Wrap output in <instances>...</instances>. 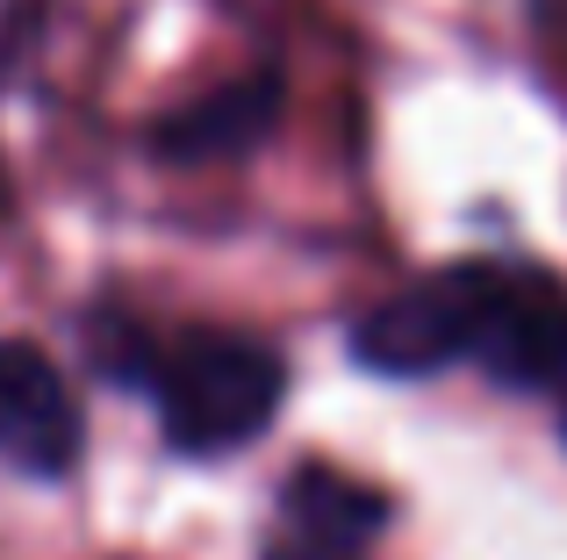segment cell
Instances as JSON below:
<instances>
[{"instance_id":"cell-5","label":"cell","mask_w":567,"mask_h":560,"mask_svg":"<svg viewBox=\"0 0 567 560\" xmlns=\"http://www.w3.org/2000/svg\"><path fill=\"white\" fill-rule=\"evenodd\" d=\"M280 108V80H237V86H216L202 94L194 108H181L166 129H158V152L166 158H223V152H245V144L266 137Z\"/></svg>"},{"instance_id":"cell-7","label":"cell","mask_w":567,"mask_h":560,"mask_svg":"<svg viewBox=\"0 0 567 560\" xmlns=\"http://www.w3.org/2000/svg\"><path fill=\"white\" fill-rule=\"evenodd\" d=\"M266 560H346V547H317V539H309V547H280Z\"/></svg>"},{"instance_id":"cell-1","label":"cell","mask_w":567,"mask_h":560,"mask_svg":"<svg viewBox=\"0 0 567 560\" xmlns=\"http://www.w3.org/2000/svg\"><path fill=\"white\" fill-rule=\"evenodd\" d=\"M280 388H288V366L251 338L202 331L158 360V417H166V438L187 453H230L259 438L280 417Z\"/></svg>"},{"instance_id":"cell-2","label":"cell","mask_w":567,"mask_h":560,"mask_svg":"<svg viewBox=\"0 0 567 560\" xmlns=\"http://www.w3.org/2000/svg\"><path fill=\"white\" fill-rule=\"evenodd\" d=\"M496 267H453V273H424L402 294H388L381 309H367L352 352L374 374H439L453 360H474L496 309Z\"/></svg>"},{"instance_id":"cell-3","label":"cell","mask_w":567,"mask_h":560,"mask_svg":"<svg viewBox=\"0 0 567 560\" xmlns=\"http://www.w3.org/2000/svg\"><path fill=\"white\" fill-rule=\"evenodd\" d=\"M0 460L22 475H65L80 460V403L22 338H0Z\"/></svg>"},{"instance_id":"cell-4","label":"cell","mask_w":567,"mask_h":560,"mask_svg":"<svg viewBox=\"0 0 567 560\" xmlns=\"http://www.w3.org/2000/svg\"><path fill=\"white\" fill-rule=\"evenodd\" d=\"M474 360H482L488 374L517 381V388H546V381H560L567 374V288L532 280V273H503Z\"/></svg>"},{"instance_id":"cell-6","label":"cell","mask_w":567,"mask_h":560,"mask_svg":"<svg viewBox=\"0 0 567 560\" xmlns=\"http://www.w3.org/2000/svg\"><path fill=\"white\" fill-rule=\"evenodd\" d=\"M288 510L302 518V532L317 539V547H352V539L381 532L388 525V496L367 489V481L338 475V467H302V475L288 481Z\"/></svg>"}]
</instances>
